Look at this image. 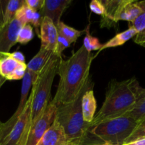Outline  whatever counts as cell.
Masks as SVG:
<instances>
[{"label":"cell","instance_id":"obj_23","mask_svg":"<svg viewBox=\"0 0 145 145\" xmlns=\"http://www.w3.org/2000/svg\"><path fill=\"white\" fill-rule=\"evenodd\" d=\"M85 36L83 40V46L88 52H91L92 51L98 50H100L102 44L100 42L99 39L96 37H93L90 34L89 30L87 28L85 30Z\"/></svg>","mask_w":145,"mask_h":145},{"label":"cell","instance_id":"obj_4","mask_svg":"<svg viewBox=\"0 0 145 145\" xmlns=\"http://www.w3.org/2000/svg\"><path fill=\"white\" fill-rule=\"evenodd\" d=\"M83 94L72 103L55 106V120L63 128L68 139L78 145L83 142L90 129V123H85L82 116L81 102Z\"/></svg>","mask_w":145,"mask_h":145},{"label":"cell","instance_id":"obj_19","mask_svg":"<svg viewBox=\"0 0 145 145\" xmlns=\"http://www.w3.org/2000/svg\"><path fill=\"white\" fill-rule=\"evenodd\" d=\"M137 33V31L134 28L129 27L127 30L123 31V32L119 33L116 35H115L113 38L107 41L105 43L102 44L99 52H101L102 50L107 49V48L121 46V45H124L126 42H127L128 40L136 36Z\"/></svg>","mask_w":145,"mask_h":145},{"label":"cell","instance_id":"obj_2","mask_svg":"<svg viewBox=\"0 0 145 145\" xmlns=\"http://www.w3.org/2000/svg\"><path fill=\"white\" fill-rule=\"evenodd\" d=\"M139 87L134 77L121 82L112 79L108 84L102 107L90 123V128L101 122L123 116L130 110L138 99Z\"/></svg>","mask_w":145,"mask_h":145},{"label":"cell","instance_id":"obj_8","mask_svg":"<svg viewBox=\"0 0 145 145\" xmlns=\"http://www.w3.org/2000/svg\"><path fill=\"white\" fill-rule=\"evenodd\" d=\"M31 101L32 96L30 93L24 111L18 117L9 134L3 140L0 145H18L20 140L25 133L27 124L29 121L31 112Z\"/></svg>","mask_w":145,"mask_h":145},{"label":"cell","instance_id":"obj_11","mask_svg":"<svg viewBox=\"0 0 145 145\" xmlns=\"http://www.w3.org/2000/svg\"><path fill=\"white\" fill-rule=\"evenodd\" d=\"M71 3L72 0H45L39 13L42 18H50L57 26L63 12Z\"/></svg>","mask_w":145,"mask_h":145},{"label":"cell","instance_id":"obj_5","mask_svg":"<svg viewBox=\"0 0 145 145\" xmlns=\"http://www.w3.org/2000/svg\"><path fill=\"white\" fill-rule=\"evenodd\" d=\"M137 125L133 118L123 116L101 122L91 127L89 132L105 144L123 145Z\"/></svg>","mask_w":145,"mask_h":145},{"label":"cell","instance_id":"obj_22","mask_svg":"<svg viewBox=\"0 0 145 145\" xmlns=\"http://www.w3.org/2000/svg\"><path fill=\"white\" fill-rule=\"evenodd\" d=\"M25 3V0H9L4 16V24L11 22L16 16L18 10Z\"/></svg>","mask_w":145,"mask_h":145},{"label":"cell","instance_id":"obj_27","mask_svg":"<svg viewBox=\"0 0 145 145\" xmlns=\"http://www.w3.org/2000/svg\"><path fill=\"white\" fill-rule=\"evenodd\" d=\"M90 9L98 15L103 16L105 14V7L101 0H92L90 4Z\"/></svg>","mask_w":145,"mask_h":145},{"label":"cell","instance_id":"obj_20","mask_svg":"<svg viewBox=\"0 0 145 145\" xmlns=\"http://www.w3.org/2000/svg\"><path fill=\"white\" fill-rule=\"evenodd\" d=\"M56 27L58 33L61 34L63 36L67 38L71 43L75 42L80 36H81L84 33H85V30L78 31L72 27L66 25L63 21H61Z\"/></svg>","mask_w":145,"mask_h":145},{"label":"cell","instance_id":"obj_16","mask_svg":"<svg viewBox=\"0 0 145 145\" xmlns=\"http://www.w3.org/2000/svg\"><path fill=\"white\" fill-rule=\"evenodd\" d=\"M142 8L139 7L138 1L134 0H127L126 4L122 7L117 18L119 21H127L132 23L142 13Z\"/></svg>","mask_w":145,"mask_h":145},{"label":"cell","instance_id":"obj_6","mask_svg":"<svg viewBox=\"0 0 145 145\" xmlns=\"http://www.w3.org/2000/svg\"><path fill=\"white\" fill-rule=\"evenodd\" d=\"M55 110L51 101L40 117L26 129L18 145H37L55 120Z\"/></svg>","mask_w":145,"mask_h":145},{"label":"cell","instance_id":"obj_10","mask_svg":"<svg viewBox=\"0 0 145 145\" xmlns=\"http://www.w3.org/2000/svg\"><path fill=\"white\" fill-rule=\"evenodd\" d=\"M58 32L57 27L50 18H43L40 26V37L41 40V48L51 51L55 54L57 48Z\"/></svg>","mask_w":145,"mask_h":145},{"label":"cell","instance_id":"obj_17","mask_svg":"<svg viewBox=\"0 0 145 145\" xmlns=\"http://www.w3.org/2000/svg\"><path fill=\"white\" fill-rule=\"evenodd\" d=\"M138 4L142 11L133 22L129 23V27L134 28L138 33L134 41L138 45L144 46L145 42V1H138Z\"/></svg>","mask_w":145,"mask_h":145},{"label":"cell","instance_id":"obj_15","mask_svg":"<svg viewBox=\"0 0 145 145\" xmlns=\"http://www.w3.org/2000/svg\"><path fill=\"white\" fill-rule=\"evenodd\" d=\"M93 86L88 88L82 95L81 107L84 121L90 123L93 120L97 109V101L95 99L94 91L92 90Z\"/></svg>","mask_w":145,"mask_h":145},{"label":"cell","instance_id":"obj_7","mask_svg":"<svg viewBox=\"0 0 145 145\" xmlns=\"http://www.w3.org/2000/svg\"><path fill=\"white\" fill-rule=\"evenodd\" d=\"M27 65L18 62L9 52H0V74L7 80H20L24 77Z\"/></svg>","mask_w":145,"mask_h":145},{"label":"cell","instance_id":"obj_1","mask_svg":"<svg viewBox=\"0 0 145 145\" xmlns=\"http://www.w3.org/2000/svg\"><path fill=\"white\" fill-rule=\"evenodd\" d=\"M93 58L83 45L68 59L61 58L58 70L59 82L56 93L51 101L55 106L75 101L93 86L89 78Z\"/></svg>","mask_w":145,"mask_h":145},{"label":"cell","instance_id":"obj_33","mask_svg":"<svg viewBox=\"0 0 145 145\" xmlns=\"http://www.w3.org/2000/svg\"><path fill=\"white\" fill-rule=\"evenodd\" d=\"M3 124H4V123H1V122L0 121V135H1V130H2Z\"/></svg>","mask_w":145,"mask_h":145},{"label":"cell","instance_id":"obj_25","mask_svg":"<svg viewBox=\"0 0 145 145\" xmlns=\"http://www.w3.org/2000/svg\"><path fill=\"white\" fill-rule=\"evenodd\" d=\"M140 139H145V118L138 123V125L134 130L133 133L128 137L125 144L132 142Z\"/></svg>","mask_w":145,"mask_h":145},{"label":"cell","instance_id":"obj_13","mask_svg":"<svg viewBox=\"0 0 145 145\" xmlns=\"http://www.w3.org/2000/svg\"><path fill=\"white\" fill-rule=\"evenodd\" d=\"M105 7V14L100 21V27H112L117 23V18L122 7L127 0H101Z\"/></svg>","mask_w":145,"mask_h":145},{"label":"cell","instance_id":"obj_35","mask_svg":"<svg viewBox=\"0 0 145 145\" xmlns=\"http://www.w3.org/2000/svg\"><path fill=\"white\" fill-rule=\"evenodd\" d=\"M144 47H145V42H144Z\"/></svg>","mask_w":145,"mask_h":145},{"label":"cell","instance_id":"obj_3","mask_svg":"<svg viewBox=\"0 0 145 145\" xmlns=\"http://www.w3.org/2000/svg\"><path fill=\"white\" fill-rule=\"evenodd\" d=\"M61 58L53 54L33 84L31 91L32 96L31 116L26 129L40 117L49 104L51 87L54 78L58 74Z\"/></svg>","mask_w":145,"mask_h":145},{"label":"cell","instance_id":"obj_18","mask_svg":"<svg viewBox=\"0 0 145 145\" xmlns=\"http://www.w3.org/2000/svg\"><path fill=\"white\" fill-rule=\"evenodd\" d=\"M51 51L41 48L38 53L27 64V70L38 74L53 55Z\"/></svg>","mask_w":145,"mask_h":145},{"label":"cell","instance_id":"obj_14","mask_svg":"<svg viewBox=\"0 0 145 145\" xmlns=\"http://www.w3.org/2000/svg\"><path fill=\"white\" fill-rule=\"evenodd\" d=\"M15 17L24 25L26 24L33 25L35 28L37 35L38 37H40V32L38 29H40L39 28L41 26L43 18L38 11L31 9L26 4V3H24V5L18 10Z\"/></svg>","mask_w":145,"mask_h":145},{"label":"cell","instance_id":"obj_31","mask_svg":"<svg viewBox=\"0 0 145 145\" xmlns=\"http://www.w3.org/2000/svg\"><path fill=\"white\" fill-rule=\"evenodd\" d=\"M145 96V89L142 87H139V91H138V99L142 97H144ZM138 100V99H137Z\"/></svg>","mask_w":145,"mask_h":145},{"label":"cell","instance_id":"obj_12","mask_svg":"<svg viewBox=\"0 0 145 145\" xmlns=\"http://www.w3.org/2000/svg\"><path fill=\"white\" fill-rule=\"evenodd\" d=\"M37 145H78L68 139L63 128L56 120L47 130Z\"/></svg>","mask_w":145,"mask_h":145},{"label":"cell","instance_id":"obj_24","mask_svg":"<svg viewBox=\"0 0 145 145\" xmlns=\"http://www.w3.org/2000/svg\"><path fill=\"white\" fill-rule=\"evenodd\" d=\"M34 35L33 27L30 24H26L23 25L19 31L17 37V42L23 45L27 44L34 38Z\"/></svg>","mask_w":145,"mask_h":145},{"label":"cell","instance_id":"obj_21","mask_svg":"<svg viewBox=\"0 0 145 145\" xmlns=\"http://www.w3.org/2000/svg\"><path fill=\"white\" fill-rule=\"evenodd\" d=\"M124 116L132 118L137 123L144 120L145 118V96L138 99L132 108Z\"/></svg>","mask_w":145,"mask_h":145},{"label":"cell","instance_id":"obj_30","mask_svg":"<svg viewBox=\"0 0 145 145\" xmlns=\"http://www.w3.org/2000/svg\"><path fill=\"white\" fill-rule=\"evenodd\" d=\"M123 145H145V139H140V140H135L132 142L124 144Z\"/></svg>","mask_w":145,"mask_h":145},{"label":"cell","instance_id":"obj_9","mask_svg":"<svg viewBox=\"0 0 145 145\" xmlns=\"http://www.w3.org/2000/svg\"><path fill=\"white\" fill-rule=\"evenodd\" d=\"M23 25L15 17L0 29V52H9L11 48L17 43V37Z\"/></svg>","mask_w":145,"mask_h":145},{"label":"cell","instance_id":"obj_29","mask_svg":"<svg viewBox=\"0 0 145 145\" xmlns=\"http://www.w3.org/2000/svg\"><path fill=\"white\" fill-rule=\"evenodd\" d=\"M9 55H11L13 58H14L15 59L18 60V62L25 63V57H24V55H23V53H21V52H9Z\"/></svg>","mask_w":145,"mask_h":145},{"label":"cell","instance_id":"obj_34","mask_svg":"<svg viewBox=\"0 0 145 145\" xmlns=\"http://www.w3.org/2000/svg\"><path fill=\"white\" fill-rule=\"evenodd\" d=\"M92 145H110L108 144H105V143H103V144H92Z\"/></svg>","mask_w":145,"mask_h":145},{"label":"cell","instance_id":"obj_26","mask_svg":"<svg viewBox=\"0 0 145 145\" xmlns=\"http://www.w3.org/2000/svg\"><path fill=\"white\" fill-rule=\"evenodd\" d=\"M71 42L68 40L67 38L63 36L61 34L58 33V41H57V48H56V52H55V55L58 56L59 57H61V55L62 52H63L64 50L66 48H69L71 45Z\"/></svg>","mask_w":145,"mask_h":145},{"label":"cell","instance_id":"obj_28","mask_svg":"<svg viewBox=\"0 0 145 145\" xmlns=\"http://www.w3.org/2000/svg\"><path fill=\"white\" fill-rule=\"evenodd\" d=\"M45 0H25V3L29 8L38 11L42 8Z\"/></svg>","mask_w":145,"mask_h":145},{"label":"cell","instance_id":"obj_32","mask_svg":"<svg viewBox=\"0 0 145 145\" xmlns=\"http://www.w3.org/2000/svg\"><path fill=\"white\" fill-rule=\"evenodd\" d=\"M6 81H7V79H4V78L0 74V89H1V87L2 86V85L5 83Z\"/></svg>","mask_w":145,"mask_h":145}]
</instances>
